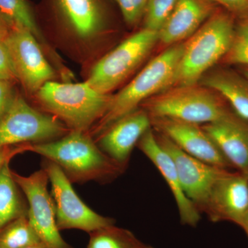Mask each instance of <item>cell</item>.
<instances>
[{"label":"cell","instance_id":"cell-18","mask_svg":"<svg viewBox=\"0 0 248 248\" xmlns=\"http://www.w3.org/2000/svg\"><path fill=\"white\" fill-rule=\"evenodd\" d=\"M217 10L213 0H178L158 32L159 42L172 46L190 38Z\"/></svg>","mask_w":248,"mask_h":248},{"label":"cell","instance_id":"cell-23","mask_svg":"<svg viewBox=\"0 0 248 248\" xmlns=\"http://www.w3.org/2000/svg\"><path fill=\"white\" fill-rule=\"evenodd\" d=\"M40 244L43 243L28 215L16 218L0 231V248H24Z\"/></svg>","mask_w":248,"mask_h":248},{"label":"cell","instance_id":"cell-25","mask_svg":"<svg viewBox=\"0 0 248 248\" xmlns=\"http://www.w3.org/2000/svg\"><path fill=\"white\" fill-rule=\"evenodd\" d=\"M178 0H148L143 29L159 32L175 7Z\"/></svg>","mask_w":248,"mask_h":248},{"label":"cell","instance_id":"cell-33","mask_svg":"<svg viewBox=\"0 0 248 248\" xmlns=\"http://www.w3.org/2000/svg\"><path fill=\"white\" fill-rule=\"evenodd\" d=\"M243 75L246 79H248V67H244V69H243Z\"/></svg>","mask_w":248,"mask_h":248},{"label":"cell","instance_id":"cell-4","mask_svg":"<svg viewBox=\"0 0 248 248\" xmlns=\"http://www.w3.org/2000/svg\"><path fill=\"white\" fill-rule=\"evenodd\" d=\"M112 96L83 83L49 81L34 97L42 112L53 116L71 131L89 133L104 115Z\"/></svg>","mask_w":248,"mask_h":248},{"label":"cell","instance_id":"cell-21","mask_svg":"<svg viewBox=\"0 0 248 248\" xmlns=\"http://www.w3.org/2000/svg\"><path fill=\"white\" fill-rule=\"evenodd\" d=\"M9 164L6 162L0 169V231L16 218L27 215L29 210Z\"/></svg>","mask_w":248,"mask_h":248},{"label":"cell","instance_id":"cell-6","mask_svg":"<svg viewBox=\"0 0 248 248\" xmlns=\"http://www.w3.org/2000/svg\"><path fill=\"white\" fill-rule=\"evenodd\" d=\"M151 117H168L207 124L232 115L221 97L200 84L174 86L153 96L140 106Z\"/></svg>","mask_w":248,"mask_h":248},{"label":"cell","instance_id":"cell-30","mask_svg":"<svg viewBox=\"0 0 248 248\" xmlns=\"http://www.w3.org/2000/svg\"><path fill=\"white\" fill-rule=\"evenodd\" d=\"M29 143H31L1 147L0 148V169L6 162L11 161V160L16 155L29 151Z\"/></svg>","mask_w":248,"mask_h":248},{"label":"cell","instance_id":"cell-24","mask_svg":"<svg viewBox=\"0 0 248 248\" xmlns=\"http://www.w3.org/2000/svg\"><path fill=\"white\" fill-rule=\"evenodd\" d=\"M222 60L228 64L248 67V17L239 19L231 48Z\"/></svg>","mask_w":248,"mask_h":248},{"label":"cell","instance_id":"cell-26","mask_svg":"<svg viewBox=\"0 0 248 248\" xmlns=\"http://www.w3.org/2000/svg\"><path fill=\"white\" fill-rule=\"evenodd\" d=\"M124 22L130 28L136 27L144 17L148 0H114Z\"/></svg>","mask_w":248,"mask_h":248},{"label":"cell","instance_id":"cell-35","mask_svg":"<svg viewBox=\"0 0 248 248\" xmlns=\"http://www.w3.org/2000/svg\"><path fill=\"white\" fill-rule=\"evenodd\" d=\"M245 232H246V234H247L248 238V231H246Z\"/></svg>","mask_w":248,"mask_h":248},{"label":"cell","instance_id":"cell-5","mask_svg":"<svg viewBox=\"0 0 248 248\" xmlns=\"http://www.w3.org/2000/svg\"><path fill=\"white\" fill-rule=\"evenodd\" d=\"M234 18L226 10L217 9L191 36L185 43L174 86L199 84L202 77L223 60L234 38Z\"/></svg>","mask_w":248,"mask_h":248},{"label":"cell","instance_id":"cell-10","mask_svg":"<svg viewBox=\"0 0 248 248\" xmlns=\"http://www.w3.org/2000/svg\"><path fill=\"white\" fill-rule=\"evenodd\" d=\"M5 41L18 81L29 95L35 96L44 85L56 79L58 72L29 31L11 28L5 35Z\"/></svg>","mask_w":248,"mask_h":248},{"label":"cell","instance_id":"cell-27","mask_svg":"<svg viewBox=\"0 0 248 248\" xmlns=\"http://www.w3.org/2000/svg\"><path fill=\"white\" fill-rule=\"evenodd\" d=\"M6 33H0V79L16 82L17 75L13 63L12 58L5 41Z\"/></svg>","mask_w":248,"mask_h":248},{"label":"cell","instance_id":"cell-12","mask_svg":"<svg viewBox=\"0 0 248 248\" xmlns=\"http://www.w3.org/2000/svg\"><path fill=\"white\" fill-rule=\"evenodd\" d=\"M203 213L211 221L232 222L244 229L248 216V176L226 170L212 187Z\"/></svg>","mask_w":248,"mask_h":248},{"label":"cell","instance_id":"cell-14","mask_svg":"<svg viewBox=\"0 0 248 248\" xmlns=\"http://www.w3.org/2000/svg\"><path fill=\"white\" fill-rule=\"evenodd\" d=\"M151 120L155 131L187 154L221 169L231 168L213 139L199 124L168 117H151Z\"/></svg>","mask_w":248,"mask_h":248},{"label":"cell","instance_id":"cell-29","mask_svg":"<svg viewBox=\"0 0 248 248\" xmlns=\"http://www.w3.org/2000/svg\"><path fill=\"white\" fill-rule=\"evenodd\" d=\"M14 81L0 79V118L7 110L15 96Z\"/></svg>","mask_w":248,"mask_h":248},{"label":"cell","instance_id":"cell-31","mask_svg":"<svg viewBox=\"0 0 248 248\" xmlns=\"http://www.w3.org/2000/svg\"><path fill=\"white\" fill-rule=\"evenodd\" d=\"M9 30V26L4 19L0 16V33H6Z\"/></svg>","mask_w":248,"mask_h":248},{"label":"cell","instance_id":"cell-16","mask_svg":"<svg viewBox=\"0 0 248 248\" xmlns=\"http://www.w3.org/2000/svg\"><path fill=\"white\" fill-rule=\"evenodd\" d=\"M137 146L151 160L166 181L177 203L183 224L191 227L197 226L201 220L200 211L186 196L174 161L169 153L159 144L153 128L149 129L143 135Z\"/></svg>","mask_w":248,"mask_h":248},{"label":"cell","instance_id":"cell-34","mask_svg":"<svg viewBox=\"0 0 248 248\" xmlns=\"http://www.w3.org/2000/svg\"><path fill=\"white\" fill-rule=\"evenodd\" d=\"M244 230L245 231H248V216L247 221H246V226L244 227Z\"/></svg>","mask_w":248,"mask_h":248},{"label":"cell","instance_id":"cell-15","mask_svg":"<svg viewBox=\"0 0 248 248\" xmlns=\"http://www.w3.org/2000/svg\"><path fill=\"white\" fill-rule=\"evenodd\" d=\"M151 128V117L139 108L111 125L94 141L105 154L125 169L134 148Z\"/></svg>","mask_w":248,"mask_h":248},{"label":"cell","instance_id":"cell-20","mask_svg":"<svg viewBox=\"0 0 248 248\" xmlns=\"http://www.w3.org/2000/svg\"><path fill=\"white\" fill-rule=\"evenodd\" d=\"M199 84L218 93L231 104L236 115L248 122V79L229 70L205 73Z\"/></svg>","mask_w":248,"mask_h":248},{"label":"cell","instance_id":"cell-22","mask_svg":"<svg viewBox=\"0 0 248 248\" xmlns=\"http://www.w3.org/2000/svg\"><path fill=\"white\" fill-rule=\"evenodd\" d=\"M87 248H155L140 241L132 232L114 225L89 234Z\"/></svg>","mask_w":248,"mask_h":248},{"label":"cell","instance_id":"cell-1","mask_svg":"<svg viewBox=\"0 0 248 248\" xmlns=\"http://www.w3.org/2000/svg\"><path fill=\"white\" fill-rule=\"evenodd\" d=\"M29 151L58 165L72 184L110 182L125 170L84 132L71 131L54 141L29 143Z\"/></svg>","mask_w":248,"mask_h":248},{"label":"cell","instance_id":"cell-32","mask_svg":"<svg viewBox=\"0 0 248 248\" xmlns=\"http://www.w3.org/2000/svg\"><path fill=\"white\" fill-rule=\"evenodd\" d=\"M24 248H48L45 245L43 244L35 245V246H29V247Z\"/></svg>","mask_w":248,"mask_h":248},{"label":"cell","instance_id":"cell-13","mask_svg":"<svg viewBox=\"0 0 248 248\" xmlns=\"http://www.w3.org/2000/svg\"><path fill=\"white\" fill-rule=\"evenodd\" d=\"M161 147L172 157L186 196L203 213L212 187L226 170L190 156L161 134H155Z\"/></svg>","mask_w":248,"mask_h":248},{"label":"cell","instance_id":"cell-2","mask_svg":"<svg viewBox=\"0 0 248 248\" xmlns=\"http://www.w3.org/2000/svg\"><path fill=\"white\" fill-rule=\"evenodd\" d=\"M184 47V42L170 46L123 89L112 95L107 112L90 130V135L94 140L117 121L139 108L147 99L174 86Z\"/></svg>","mask_w":248,"mask_h":248},{"label":"cell","instance_id":"cell-7","mask_svg":"<svg viewBox=\"0 0 248 248\" xmlns=\"http://www.w3.org/2000/svg\"><path fill=\"white\" fill-rule=\"evenodd\" d=\"M158 42L157 32L143 28L102 57L86 82L99 92L110 94L138 69Z\"/></svg>","mask_w":248,"mask_h":248},{"label":"cell","instance_id":"cell-19","mask_svg":"<svg viewBox=\"0 0 248 248\" xmlns=\"http://www.w3.org/2000/svg\"><path fill=\"white\" fill-rule=\"evenodd\" d=\"M0 16L9 29L22 28L29 31L42 47L49 62L64 81L74 78L53 47L49 44L37 19L36 9L28 0H0Z\"/></svg>","mask_w":248,"mask_h":248},{"label":"cell","instance_id":"cell-8","mask_svg":"<svg viewBox=\"0 0 248 248\" xmlns=\"http://www.w3.org/2000/svg\"><path fill=\"white\" fill-rule=\"evenodd\" d=\"M71 131L58 119L37 110L16 94L0 118V148L54 141Z\"/></svg>","mask_w":248,"mask_h":248},{"label":"cell","instance_id":"cell-17","mask_svg":"<svg viewBox=\"0 0 248 248\" xmlns=\"http://www.w3.org/2000/svg\"><path fill=\"white\" fill-rule=\"evenodd\" d=\"M208 134L231 167L248 176V124L232 114L223 120L204 124Z\"/></svg>","mask_w":248,"mask_h":248},{"label":"cell","instance_id":"cell-3","mask_svg":"<svg viewBox=\"0 0 248 248\" xmlns=\"http://www.w3.org/2000/svg\"><path fill=\"white\" fill-rule=\"evenodd\" d=\"M36 12L40 26L45 23L85 50L94 49L112 19L108 0H42Z\"/></svg>","mask_w":248,"mask_h":248},{"label":"cell","instance_id":"cell-11","mask_svg":"<svg viewBox=\"0 0 248 248\" xmlns=\"http://www.w3.org/2000/svg\"><path fill=\"white\" fill-rule=\"evenodd\" d=\"M13 177L28 202V217L42 242L48 248H73L62 238L57 224L48 177L43 169L25 177L12 171Z\"/></svg>","mask_w":248,"mask_h":248},{"label":"cell","instance_id":"cell-9","mask_svg":"<svg viewBox=\"0 0 248 248\" xmlns=\"http://www.w3.org/2000/svg\"><path fill=\"white\" fill-rule=\"evenodd\" d=\"M42 169L47 173L51 185V197L55 206L57 224L60 231L76 229L91 234L115 224L112 218L102 216L79 198L72 183L55 163L44 159Z\"/></svg>","mask_w":248,"mask_h":248},{"label":"cell","instance_id":"cell-28","mask_svg":"<svg viewBox=\"0 0 248 248\" xmlns=\"http://www.w3.org/2000/svg\"><path fill=\"white\" fill-rule=\"evenodd\" d=\"M239 19L248 17V0H213Z\"/></svg>","mask_w":248,"mask_h":248}]
</instances>
